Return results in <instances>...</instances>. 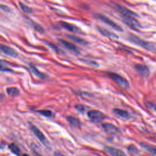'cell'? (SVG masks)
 <instances>
[{
	"instance_id": "cell-3",
	"label": "cell",
	"mask_w": 156,
	"mask_h": 156,
	"mask_svg": "<svg viewBox=\"0 0 156 156\" xmlns=\"http://www.w3.org/2000/svg\"><path fill=\"white\" fill-rule=\"evenodd\" d=\"M109 77L116 82V84L120 87L122 89H127L129 87V83L127 79L122 77V76L114 73H110L109 74Z\"/></svg>"
},
{
	"instance_id": "cell-25",
	"label": "cell",
	"mask_w": 156,
	"mask_h": 156,
	"mask_svg": "<svg viewBox=\"0 0 156 156\" xmlns=\"http://www.w3.org/2000/svg\"><path fill=\"white\" fill-rule=\"evenodd\" d=\"M87 107L84 105H82V104H78L75 105V109L81 112H85L87 109Z\"/></svg>"
},
{
	"instance_id": "cell-20",
	"label": "cell",
	"mask_w": 156,
	"mask_h": 156,
	"mask_svg": "<svg viewBox=\"0 0 156 156\" xmlns=\"http://www.w3.org/2000/svg\"><path fill=\"white\" fill-rule=\"evenodd\" d=\"M9 148L10 149V151L14 153L16 155H20L21 154V150L18 148V146L15 145V143H11L9 146Z\"/></svg>"
},
{
	"instance_id": "cell-26",
	"label": "cell",
	"mask_w": 156,
	"mask_h": 156,
	"mask_svg": "<svg viewBox=\"0 0 156 156\" xmlns=\"http://www.w3.org/2000/svg\"><path fill=\"white\" fill-rule=\"evenodd\" d=\"M146 105L148 106V108H149V109H152V110H154V111L156 112V105L155 104L152 103L148 102L146 103Z\"/></svg>"
},
{
	"instance_id": "cell-18",
	"label": "cell",
	"mask_w": 156,
	"mask_h": 156,
	"mask_svg": "<svg viewBox=\"0 0 156 156\" xmlns=\"http://www.w3.org/2000/svg\"><path fill=\"white\" fill-rule=\"evenodd\" d=\"M140 145L143 148H145L146 150H147L148 151L151 152V154H152L154 155H156V148L152 146L151 145H147V144H146V143H140Z\"/></svg>"
},
{
	"instance_id": "cell-5",
	"label": "cell",
	"mask_w": 156,
	"mask_h": 156,
	"mask_svg": "<svg viewBox=\"0 0 156 156\" xmlns=\"http://www.w3.org/2000/svg\"><path fill=\"white\" fill-rule=\"evenodd\" d=\"M115 8L117 12H118V13L121 15L122 17H138L137 14H135L134 12L130 10V9H127V7L116 4L115 6Z\"/></svg>"
},
{
	"instance_id": "cell-13",
	"label": "cell",
	"mask_w": 156,
	"mask_h": 156,
	"mask_svg": "<svg viewBox=\"0 0 156 156\" xmlns=\"http://www.w3.org/2000/svg\"><path fill=\"white\" fill-rule=\"evenodd\" d=\"M67 119L68 122L71 125L75 127H81V122L79 119L74 116H67Z\"/></svg>"
},
{
	"instance_id": "cell-16",
	"label": "cell",
	"mask_w": 156,
	"mask_h": 156,
	"mask_svg": "<svg viewBox=\"0 0 156 156\" xmlns=\"http://www.w3.org/2000/svg\"><path fill=\"white\" fill-rule=\"evenodd\" d=\"M6 91L7 94L11 97H16L20 94V90L17 87H9Z\"/></svg>"
},
{
	"instance_id": "cell-22",
	"label": "cell",
	"mask_w": 156,
	"mask_h": 156,
	"mask_svg": "<svg viewBox=\"0 0 156 156\" xmlns=\"http://www.w3.org/2000/svg\"><path fill=\"white\" fill-rule=\"evenodd\" d=\"M19 6H20L21 9L25 13H26V14H31V13L32 12V9H31L30 7L26 6V5L25 4L22 3L21 2H20V3H19Z\"/></svg>"
},
{
	"instance_id": "cell-9",
	"label": "cell",
	"mask_w": 156,
	"mask_h": 156,
	"mask_svg": "<svg viewBox=\"0 0 156 156\" xmlns=\"http://www.w3.org/2000/svg\"><path fill=\"white\" fill-rule=\"evenodd\" d=\"M60 24H61V25L64 28L66 29L70 32L73 33H79L81 32V30L79 27L73 25V24H71L65 21H61L60 22Z\"/></svg>"
},
{
	"instance_id": "cell-1",
	"label": "cell",
	"mask_w": 156,
	"mask_h": 156,
	"mask_svg": "<svg viewBox=\"0 0 156 156\" xmlns=\"http://www.w3.org/2000/svg\"><path fill=\"white\" fill-rule=\"evenodd\" d=\"M129 39L131 42H133L136 45L143 48H145L146 50L152 52L156 51V48L152 43L141 40L140 38L137 37V35L133 34H130V35H129Z\"/></svg>"
},
{
	"instance_id": "cell-21",
	"label": "cell",
	"mask_w": 156,
	"mask_h": 156,
	"mask_svg": "<svg viewBox=\"0 0 156 156\" xmlns=\"http://www.w3.org/2000/svg\"><path fill=\"white\" fill-rule=\"evenodd\" d=\"M127 151L132 155H138L140 153L139 149L133 145H130L127 147Z\"/></svg>"
},
{
	"instance_id": "cell-7",
	"label": "cell",
	"mask_w": 156,
	"mask_h": 156,
	"mask_svg": "<svg viewBox=\"0 0 156 156\" xmlns=\"http://www.w3.org/2000/svg\"><path fill=\"white\" fill-rule=\"evenodd\" d=\"M135 70L137 73L143 78H147L149 76L150 71L149 68L143 64H137L134 66Z\"/></svg>"
},
{
	"instance_id": "cell-4",
	"label": "cell",
	"mask_w": 156,
	"mask_h": 156,
	"mask_svg": "<svg viewBox=\"0 0 156 156\" xmlns=\"http://www.w3.org/2000/svg\"><path fill=\"white\" fill-rule=\"evenodd\" d=\"M95 16L100 20H101L103 23H105L106 25L111 26V28H112L115 30L119 31V32L123 31L122 28L120 26H119L118 24L115 23L114 21H112L111 19H110L109 18H108L106 16H105L104 15H101V14H96Z\"/></svg>"
},
{
	"instance_id": "cell-2",
	"label": "cell",
	"mask_w": 156,
	"mask_h": 156,
	"mask_svg": "<svg viewBox=\"0 0 156 156\" xmlns=\"http://www.w3.org/2000/svg\"><path fill=\"white\" fill-rule=\"evenodd\" d=\"M30 129L32 131V133L34 134V135L40 141V142L44 146H45V147L48 149L50 148V144L49 141L48 140L45 135L43 134L42 132L39 129L31 124H30Z\"/></svg>"
},
{
	"instance_id": "cell-23",
	"label": "cell",
	"mask_w": 156,
	"mask_h": 156,
	"mask_svg": "<svg viewBox=\"0 0 156 156\" xmlns=\"http://www.w3.org/2000/svg\"><path fill=\"white\" fill-rule=\"evenodd\" d=\"M38 112L41 114L42 115L46 116V117H51L53 116V113L51 111H48V110H42V111H39Z\"/></svg>"
},
{
	"instance_id": "cell-8",
	"label": "cell",
	"mask_w": 156,
	"mask_h": 156,
	"mask_svg": "<svg viewBox=\"0 0 156 156\" xmlns=\"http://www.w3.org/2000/svg\"><path fill=\"white\" fill-rule=\"evenodd\" d=\"M1 50L4 54L12 57L16 58L18 56L17 52L13 48H12L8 46L4 45L3 44L1 45Z\"/></svg>"
},
{
	"instance_id": "cell-27",
	"label": "cell",
	"mask_w": 156,
	"mask_h": 156,
	"mask_svg": "<svg viewBox=\"0 0 156 156\" xmlns=\"http://www.w3.org/2000/svg\"></svg>"
},
{
	"instance_id": "cell-15",
	"label": "cell",
	"mask_w": 156,
	"mask_h": 156,
	"mask_svg": "<svg viewBox=\"0 0 156 156\" xmlns=\"http://www.w3.org/2000/svg\"><path fill=\"white\" fill-rule=\"evenodd\" d=\"M30 68H31L32 72L33 73V74L35 76H36L40 78V79H46V76L44 73H42V72H40V71H39L37 68H36V67H34V65H30Z\"/></svg>"
},
{
	"instance_id": "cell-17",
	"label": "cell",
	"mask_w": 156,
	"mask_h": 156,
	"mask_svg": "<svg viewBox=\"0 0 156 156\" xmlns=\"http://www.w3.org/2000/svg\"><path fill=\"white\" fill-rule=\"evenodd\" d=\"M114 112L118 116L124 118H129V114L127 111H125L122 109H114Z\"/></svg>"
},
{
	"instance_id": "cell-14",
	"label": "cell",
	"mask_w": 156,
	"mask_h": 156,
	"mask_svg": "<svg viewBox=\"0 0 156 156\" xmlns=\"http://www.w3.org/2000/svg\"><path fill=\"white\" fill-rule=\"evenodd\" d=\"M99 32L103 35L104 36H106V37H112V38H118V36L113 33V32H111V31H108L104 28H101V27H98L97 28Z\"/></svg>"
},
{
	"instance_id": "cell-19",
	"label": "cell",
	"mask_w": 156,
	"mask_h": 156,
	"mask_svg": "<svg viewBox=\"0 0 156 156\" xmlns=\"http://www.w3.org/2000/svg\"><path fill=\"white\" fill-rule=\"evenodd\" d=\"M68 37H69L70 39H71L72 40H73L74 42L79 43V44H81V45H85L87 43V42L83 40L82 39L80 38V37H76V36H74V35H68Z\"/></svg>"
},
{
	"instance_id": "cell-24",
	"label": "cell",
	"mask_w": 156,
	"mask_h": 156,
	"mask_svg": "<svg viewBox=\"0 0 156 156\" xmlns=\"http://www.w3.org/2000/svg\"><path fill=\"white\" fill-rule=\"evenodd\" d=\"M32 26H33V28L36 30V31H37L39 32H40V33H43V32H44V29H43V28L40 25H39V24H37V23H35V22H34V21H32Z\"/></svg>"
},
{
	"instance_id": "cell-11",
	"label": "cell",
	"mask_w": 156,
	"mask_h": 156,
	"mask_svg": "<svg viewBox=\"0 0 156 156\" xmlns=\"http://www.w3.org/2000/svg\"><path fill=\"white\" fill-rule=\"evenodd\" d=\"M59 41L65 48H67L69 51L75 53H79V49L75 45L62 39H60L59 40Z\"/></svg>"
},
{
	"instance_id": "cell-6",
	"label": "cell",
	"mask_w": 156,
	"mask_h": 156,
	"mask_svg": "<svg viewBox=\"0 0 156 156\" xmlns=\"http://www.w3.org/2000/svg\"><path fill=\"white\" fill-rule=\"evenodd\" d=\"M89 118L94 123H100L105 119L104 114L101 111L97 110H93L89 111L87 114Z\"/></svg>"
},
{
	"instance_id": "cell-12",
	"label": "cell",
	"mask_w": 156,
	"mask_h": 156,
	"mask_svg": "<svg viewBox=\"0 0 156 156\" xmlns=\"http://www.w3.org/2000/svg\"><path fill=\"white\" fill-rule=\"evenodd\" d=\"M105 150L107 152V153H108L110 155H126L122 151L112 148V147H110V146H106L105 148Z\"/></svg>"
},
{
	"instance_id": "cell-10",
	"label": "cell",
	"mask_w": 156,
	"mask_h": 156,
	"mask_svg": "<svg viewBox=\"0 0 156 156\" xmlns=\"http://www.w3.org/2000/svg\"><path fill=\"white\" fill-rule=\"evenodd\" d=\"M102 127L105 133L111 135L116 134L119 132L118 127L111 123H104L102 125Z\"/></svg>"
}]
</instances>
